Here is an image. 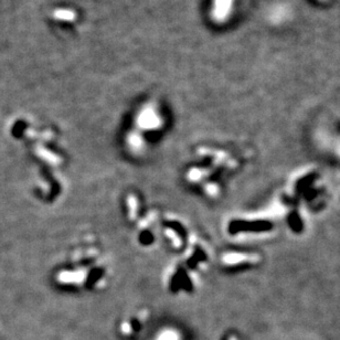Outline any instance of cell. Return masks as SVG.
I'll return each instance as SVG.
<instances>
[{"label": "cell", "mask_w": 340, "mask_h": 340, "mask_svg": "<svg viewBox=\"0 0 340 340\" xmlns=\"http://www.w3.org/2000/svg\"><path fill=\"white\" fill-rule=\"evenodd\" d=\"M234 0H213L211 16L215 22H225L233 10Z\"/></svg>", "instance_id": "6da1fadb"}, {"label": "cell", "mask_w": 340, "mask_h": 340, "mask_svg": "<svg viewBox=\"0 0 340 340\" xmlns=\"http://www.w3.org/2000/svg\"><path fill=\"white\" fill-rule=\"evenodd\" d=\"M156 340H180V336L179 333L175 330H166L161 332Z\"/></svg>", "instance_id": "7a4b0ae2"}, {"label": "cell", "mask_w": 340, "mask_h": 340, "mask_svg": "<svg viewBox=\"0 0 340 340\" xmlns=\"http://www.w3.org/2000/svg\"><path fill=\"white\" fill-rule=\"evenodd\" d=\"M318 2H322V3H324V2H327V0H318Z\"/></svg>", "instance_id": "3957f363"}, {"label": "cell", "mask_w": 340, "mask_h": 340, "mask_svg": "<svg viewBox=\"0 0 340 340\" xmlns=\"http://www.w3.org/2000/svg\"><path fill=\"white\" fill-rule=\"evenodd\" d=\"M233 340H234V339H233Z\"/></svg>", "instance_id": "277c9868"}]
</instances>
